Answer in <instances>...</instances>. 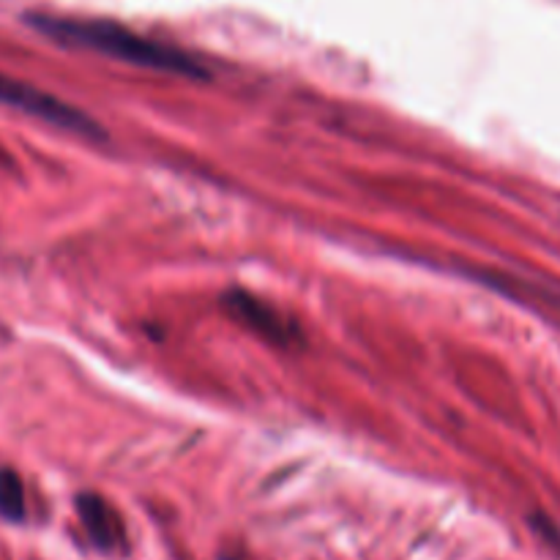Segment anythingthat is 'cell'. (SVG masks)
<instances>
[{"mask_svg": "<svg viewBox=\"0 0 560 560\" xmlns=\"http://www.w3.org/2000/svg\"><path fill=\"white\" fill-rule=\"evenodd\" d=\"M27 22L58 44L93 49V52L109 55V58H118L124 63L142 66V69L167 71V74L180 77H206L200 60L191 58L189 52L170 47V44L153 42V38L140 36V33L115 25V22L71 20V16L47 14H31Z\"/></svg>", "mask_w": 560, "mask_h": 560, "instance_id": "1", "label": "cell"}, {"mask_svg": "<svg viewBox=\"0 0 560 560\" xmlns=\"http://www.w3.org/2000/svg\"><path fill=\"white\" fill-rule=\"evenodd\" d=\"M0 104L11 109H20V113L33 115L38 120H47V124L58 126V129L74 131V135L85 137H102L96 120L88 118L85 113H80L71 104L60 102L52 93L42 91V88H33L27 82L14 80V77L0 74Z\"/></svg>", "mask_w": 560, "mask_h": 560, "instance_id": "2", "label": "cell"}, {"mask_svg": "<svg viewBox=\"0 0 560 560\" xmlns=\"http://www.w3.org/2000/svg\"><path fill=\"white\" fill-rule=\"evenodd\" d=\"M77 514H80V523L82 528H85L88 539H91L98 550H126L124 525H120V517L104 498L93 495V492H82V495H77Z\"/></svg>", "mask_w": 560, "mask_h": 560, "instance_id": "3", "label": "cell"}, {"mask_svg": "<svg viewBox=\"0 0 560 560\" xmlns=\"http://www.w3.org/2000/svg\"><path fill=\"white\" fill-rule=\"evenodd\" d=\"M224 304H228V310L233 312L235 317H241L246 326L255 328L257 334H262V337L271 339V342L284 345L290 339V331L288 326H284L282 317H279L273 310H268L266 304H260L257 299H252V295L228 293L224 295Z\"/></svg>", "mask_w": 560, "mask_h": 560, "instance_id": "4", "label": "cell"}, {"mask_svg": "<svg viewBox=\"0 0 560 560\" xmlns=\"http://www.w3.org/2000/svg\"><path fill=\"white\" fill-rule=\"evenodd\" d=\"M0 517L9 523L25 520V487L14 470H0Z\"/></svg>", "mask_w": 560, "mask_h": 560, "instance_id": "5", "label": "cell"}, {"mask_svg": "<svg viewBox=\"0 0 560 560\" xmlns=\"http://www.w3.org/2000/svg\"><path fill=\"white\" fill-rule=\"evenodd\" d=\"M534 525H536V530H539V534L545 536V539L560 552V528L558 525H552L547 517H534Z\"/></svg>", "mask_w": 560, "mask_h": 560, "instance_id": "6", "label": "cell"}]
</instances>
